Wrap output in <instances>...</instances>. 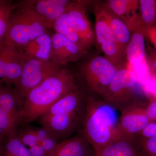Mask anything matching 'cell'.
<instances>
[{
  "mask_svg": "<svg viewBox=\"0 0 156 156\" xmlns=\"http://www.w3.org/2000/svg\"><path fill=\"white\" fill-rule=\"evenodd\" d=\"M17 6V4H13L11 1L0 0V44L5 41L11 13Z\"/></svg>",
  "mask_w": 156,
  "mask_h": 156,
  "instance_id": "cell-24",
  "label": "cell"
},
{
  "mask_svg": "<svg viewBox=\"0 0 156 156\" xmlns=\"http://www.w3.org/2000/svg\"><path fill=\"white\" fill-rule=\"evenodd\" d=\"M3 83H2V82H1V81H0V87H2V84Z\"/></svg>",
  "mask_w": 156,
  "mask_h": 156,
  "instance_id": "cell-36",
  "label": "cell"
},
{
  "mask_svg": "<svg viewBox=\"0 0 156 156\" xmlns=\"http://www.w3.org/2000/svg\"><path fill=\"white\" fill-rule=\"evenodd\" d=\"M52 35L50 31L37 37L22 49L21 52L27 57L43 60H51Z\"/></svg>",
  "mask_w": 156,
  "mask_h": 156,
  "instance_id": "cell-17",
  "label": "cell"
},
{
  "mask_svg": "<svg viewBox=\"0 0 156 156\" xmlns=\"http://www.w3.org/2000/svg\"><path fill=\"white\" fill-rule=\"evenodd\" d=\"M143 87L147 92L156 95V78L150 77Z\"/></svg>",
  "mask_w": 156,
  "mask_h": 156,
  "instance_id": "cell-32",
  "label": "cell"
},
{
  "mask_svg": "<svg viewBox=\"0 0 156 156\" xmlns=\"http://www.w3.org/2000/svg\"><path fill=\"white\" fill-rule=\"evenodd\" d=\"M149 31V36L156 46V29L151 28Z\"/></svg>",
  "mask_w": 156,
  "mask_h": 156,
  "instance_id": "cell-33",
  "label": "cell"
},
{
  "mask_svg": "<svg viewBox=\"0 0 156 156\" xmlns=\"http://www.w3.org/2000/svg\"><path fill=\"white\" fill-rule=\"evenodd\" d=\"M102 4L110 12L124 20L130 30L138 23L136 11L138 1L109 0Z\"/></svg>",
  "mask_w": 156,
  "mask_h": 156,
  "instance_id": "cell-16",
  "label": "cell"
},
{
  "mask_svg": "<svg viewBox=\"0 0 156 156\" xmlns=\"http://www.w3.org/2000/svg\"><path fill=\"white\" fill-rule=\"evenodd\" d=\"M117 69L111 62L99 55L84 62L80 68V73L89 95L103 98Z\"/></svg>",
  "mask_w": 156,
  "mask_h": 156,
  "instance_id": "cell-6",
  "label": "cell"
},
{
  "mask_svg": "<svg viewBox=\"0 0 156 156\" xmlns=\"http://www.w3.org/2000/svg\"><path fill=\"white\" fill-rule=\"evenodd\" d=\"M95 15V41L105 54V57L116 66L120 64L123 57L119 50L110 27L102 4H96L94 8Z\"/></svg>",
  "mask_w": 156,
  "mask_h": 156,
  "instance_id": "cell-8",
  "label": "cell"
},
{
  "mask_svg": "<svg viewBox=\"0 0 156 156\" xmlns=\"http://www.w3.org/2000/svg\"><path fill=\"white\" fill-rule=\"evenodd\" d=\"M21 142L28 149L32 156H46L44 151L39 142L34 128L27 127L16 132Z\"/></svg>",
  "mask_w": 156,
  "mask_h": 156,
  "instance_id": "cell-22",
  "label": "cell"
},
{
  "mask_svg": "<svg viewBox=\"0 0 156 156\" xmlns=\"http://www.w3.org/2000/svg\"><path fill=\"white\" fill-rule=\"evenodd\" d=\"M26 57L21 50L0 44V81L7 87L16 86L22 73Z\"/></svg>",
  "mask_w": 156,
  "mask_h": 156,
  "instance_id": "cell-9",
  "label": "cell"
},
{
  "mask_svg": "<svg viewBox=\"0 0 156 156\" xmlns=\"http://www.w3.org/2000/svg\"><path fill=\"white\" fill-rule=\"evenodd\" d=\"M40 144L46 153V156L54 149L58 141L45 128H34Z\"/></svg>",
  "mask_w": 156,
  "mask_h": 156,
  "instance_id": "cell-26",
  "label": "cell"
},
{
  "mask_svg": "<svg viewBox=\"0 0 156 156\" xmlns=\"http://www.w3.org/2000/svg\"><path fill=\"white\" fill-rule=\"evenodd\" d=\"M141 87L132 70L118 68L102 99L120 112L131 107L144 106Z\"/></svg>",
  "mask_w": 156,
  "mask_h": 156,
  "instance_id": "cell-5",
  "label": "cell"
},
{
  "mask_svg": "<svg viewBox=\"0 0 156 156\" xmlns=\"http://www.w3.org/2000/svg\"><path fill=\"white\" fill-rule=\"evenodd\" d=\"M24 98L20 96L15 89L9 87L0 88V108L16 118L21 109Z\"/></svg>",
  "mask_w": 156,
  "mask_h": 156,
  "instance_id": "cell-20",
  "label": "cell"
},
{
  "mask_svg": "<svg viewBox=\"0 0 156 156\" xmlns=\"http://www.w3.org/2000/svg\"><path fill=\"white\" fill-rule=\"evenodd\" d=\"M131 30L132 33L125 54L128 62L133 66L145 59V43L143 30L140 24Z\"/></svg>",
  "mask_w": 156,
  "mask_h": 156,
  "instance_id": "cell-18",
  "label": "cell"
},
{
  "mask_svg": "<svg viewBox=\"0 0 156 156\" xmlns=\"http://www.w3.org/2000/svg\"><path fill=\"white\" fill-rule=\"evenodd\" d=\"M31 5L50 29L55 21L67 11L73 1L69 0L29 1Z\"/></svg>",
  "mask_w": 156,
  "mask_h": 156,
  "instance_id": "cell-14",
  "label": "cell"
},
{
  "mask_svg": "<svg viewBox=\"0 0 156 156\" xmlns=\"http://www.w3.org/2000/svg\"><path fill=\"white\" fill-rule=\"evenodd\" d=\"M144 106L131 107L121 112L119 120V138L135 136L152 122L146 113Z\"/></svg>",
  "mask_w": 156,
  "mask_h": 156,
  "instance_id": "cell-11",
  "label": "cell"
},
{
  "mask_svg": "<svg viewBox=\"0 0 156 156\" xmlns=\"http://www.w3.org/2000/svg\"><path fill=\"white\" fill-rule=\"evenodd\" d=\"M17 126L16 118L0 108V129L4 136H8L16 134Z\"/></svg>",
  "mask_w": 156,
  "mask_h": 156,
  "instance_id": "cell-27",
  "label": "cell"
},
{
  "mask_svg": "<svg viewBox=\"0 0 156 156\" xmlns=\"http://www.w3.org/2000/svg\"><path fill=\"white\" fill-rule=\"evenodd\" d=\"M4 136V133H3V131H2L1 129H0V137Z\"/></svg>",
  "mask_w": 156,
  "mask_h": 156,
  "instance_id": "cell-35",
  "label": "cell"
},
{
  "mask_svg": "<svg viewBox=\"0 0 156 156\" xmlns=\"http://www.w3.org/2000/svg\"><path fill=\"white\" fill-rule=\"evenodd\" d=\"M62 68L51 60L26 57L22 73L14 89L24 98L30 90L58 72Z\"/></svg>",
  "mask_w": 156,
  "mask_h": 156,
  "instance_id": "cell-7",
  "label": "cell"
},
{
  "mask_svg": "<svg viewBox=\"0 0 156 156\" xmlns=\"http://www.w3.org/2000/svg\"><path fill=\"white\" fill-rule=\"evenodd\" d=\"M95 156H143L139 141L123 137L95 151Z\"/></svg>",
  "mask_w": 156,
  "mask_h": 156,
  "instance_id": "cell-15",
  "label": "cell"
},
{
  "mask_svg": "<svg viewBox=\"0 0 156 156\" xmlns=\"http://www.w3.org/2000/svg\"><path fill=\"white\" fill-rule=\"evenodd\" d=\"M87 53L63 36L56 33L53 34L51 60L56 64L62 66L75 62Z\"/></svg>",
  "mask_w": 156,
  "mask_h": 156,
  "instance_id": "cell-12",
  "label": "cell"
},
{
  "mask_svg": "<svg viewBox=\"0 0 156 156\" xmlns=\"http://www.w3.org/2000/svg\"><path fill=\"white\" fill-rule=\"evenodd\" d=\"M131 66L133 67L134 70L132 71L136 75L138 82L143 87L150 77L146 59L138 64Z\"/></svg>",
  "mask_w": 156,
  "mask_h": 156,
  "instance_id": "cell-28",
  "label": "cell"
},
{
  "mask_svg": "<svg viewBox=\"0 0 156 156\" xmlns=\"http://www.w3.org/2000/svg\"><path fill=\"white\" fill-rule=\"evenodd\" d=\"M50 30L33 9L30 1H23L17 4L11 13L4 43L20 50Z\"/></svg>",
  "mask_w": 156,
  "mask_h": 156,
  "instance_id": "cell-4",
  "label": "cell"
},
{
  "mask_svg": "<svg viewBox=\"0 0 156 156\" xmlns=\"http://www.w3.org/2000/svg\"><path fill=\"white\" fill-rule=\"evenodd\" d=\"M4 149L0 151V156H32L28 149L17 137L16 134L8 136Z\"/></svg>",
  "mask_w": 156,
  "mask_h": 156,
  "instance_id": "cell-23",
  "label": "cell"
},
{
  "mask_svg": "<svg viewBox=\"0 0 156 156\" xmlns=\"http://www.w3.org/2000/svg\"><path fill=\"white\" fill-rule=\"evenodd\" d=\"M87 3L84 1H73L67 12L71 23L88 51L96 44V41L95 33L86 13Z\"/></svg>",
  "mask_w": 156,
  "mask_h": 156,
  "instance_id": "cell-10",
  "label": "cell"
},
{
  "mask_svg": "<svg viewBox=\"0 0 156 156\" xmlns=\"http://www.w3.org/2000/svg\"><path fill=\"white\" fill-rule=\"evenodd\" d=\"M102 5L119 50L124 56L126 47L131 39V30L124 20L110 12Z\"/></svg>",
  "mask_w": 156,
  "mask_h": 156,
  "instance_id": "cell-19",
  "label": "cell"
},
{
  "mask_svg": "<svg viewBox=\"0 0 156 156\" xmlns=\"http://www.w3.org/2000/svg\"><path fill=\"white\" fill-rule=\"evenodd\" d=\"M95 151L82 131L59 141L54 149L46 156H95Z\"/></svg>",
  "mask_w": 156,
  "mask_h": 156,
  "instance_id": "cell-13",
  "label": "cell"
},
{
  "mask_svg": "<svg viewBox=\"0 0 156 156\" xmlns=\"http://www.w3.org/2000/svg\"><path fill=\"white\" fill-rule=\"evenodd\" d=\"M146 113L151 122H156V100L152 101L145 108Z\"/></svg>",
  "mask_w": 156,
  "mask_h": 156,
  "instance_id": "cell-31",
  "label": "cell"
},
{
  "mask_svg": "<svg viewBox=\"0 0 156 156\" xmlns=\"http://www.w3.org/2000/svg\"><path fill=\"white\" fill-rule=\"evenodd\" d=\"M138 141L143 156H156V136Z\"/></svg>",
  "mask_w": 156,
  "mask_h": 156,
  "instance_id": "cell-29",
  "label": "cell"
},
{
  "mask_svg": "<svg viewBox=\"0 0 156 156\" xmlns=\"http://www.w3.org/2000/svg\"><path fill=\"white\" fill-rule=\"evenodd\" d=\"M155 136H156V122H152L136 135L135 138L140 141Z\"/></svg>",
  "mask_w": 156,
  "mask_h": 156,
  "instance_id": "cell-30",
  "label": "cell"
},
{
  "mask_svg": "<svg viewBox=\"0 0 156 156\" xmlns=\"http://www.w3.org/2000/svg\"><path fill=\"white\" fill-rule=\"evenodd\" d=\"M0 140H1V138H0Z\"/></svg>",
  "mask_w": 156,
  "mask_h": 156,
  "instance_id": "cell-38",
  "label": "cell"
},
{
  "mask_svg": "<svg viewBox=\"0 0 156 156\" xmlns=\"http://www.w3.org/2000/svg\"><path fill=\"white\" fill-rule=\"evenodd\" d=\"M78 87L75 75L62 68L26 95L18 114L17 126L39 119L57 101Z\"/></svg>",
  "mask_w": 156,
  "mask_h": 156,
  "instance_id": "cell-1",
  "label": "cell"
},
{
  "mask_svg": "<svg viewBox=\"0 0 156 156\" xmlns=\"http://www.w3.org/2000/svg\"><path fill=\"white\" fill-rule=\"evenodd\" d=\"M2 87H2H0V88H1V87Z\"/></svg>",
  "mask_w": 156,
  "mask_h": 156,
  "instance_id": "cell-37",
  "label": "cell"
},
{
  "mask_svg": "<svg viewBox=\"0 0 156 156\" xmlns=\"http://www.w3.org/2000/svg\"><path fill=\"white\" fill-rule=\"evenodd\" d=\"M142 23L145 27H149L156 19V2L154 0L139 1Z\"/></svg>",
  "mask_w": 156,
  "mask_h": 156,
  "instance_id": "cell-25",
  "label": "cell"
},
{
  "mask_svg": "<svg viewBox=\"0 0 156 156\" xmlns=\"http://www.w3.org/2000/svg\"><path fill=\"white\" fill-rule=\"evenodd\" d=\"M117 112L102 98L87 96L81 131L95 151L119 139Z\"/></svg>",
  "mask_w": 156,
  "mask_h": 156,
  "instance_id": "cell-3",
  "label": "cell"
},
{
  "mask_svg": "<svg viewBox=\"0 0 156 156\" xmlns=\"http://www.w3.org/2000/svg\"><path fill=\"white\" fill-rule=\"evenodd\" d=\"M87 98L78 91L69 92L57 101L39 119L45 128L58 141L82 130Z\"/></svg>",
  "mask_w": 156,
  "mask_h": 156,
  "instance_id": "cell-2",
  "label": "cell"
},
{
  "mask_svg": "<svg viewBox=\"0 0 156 156\" xmlns=\"http://www.w3.org/2000/svg\"><path fill=\"white\" fill-rule=\"evenodd\" d=\"M53 29L55 33L63 36L78 47L87 51L77 33L71 23L67 11L55 21Z\"/></svg>",
  "mask_w": 156,
  "mask_h": 156,
  "instance_id": "cell-21",
  "label": "cell"
},
{
  "mask_svg": "<svg viewBox=\"0 0 156 156\" xmlns=\"http://www.w3.org/2000/svg\"><path fill=\"white\" fill-rule=\"evenodd\" d=\"M152 67L156 73V59H155L154 61L153 62Z\"/></svg>",
  "mask_w": 156,
  "mask_h": 156,
  "instance_id": "cell-34",
  "label": "cell"
}]
</instances>
